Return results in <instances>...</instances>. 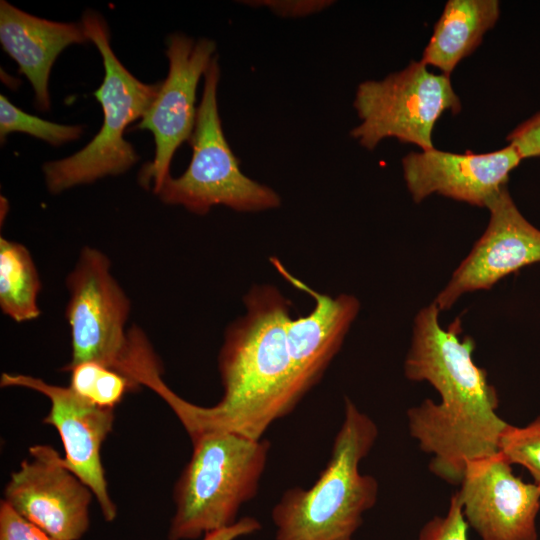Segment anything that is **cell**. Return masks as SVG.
<instances>
[{"instance_id": "obj_24", "label": "cell", "mask_w": 540, "mask_h": 540, "mask_svg": "<svg viewBox=\"0 0 540 540\" xmlns=\"http://www.w3.org/2000/svg\"><path fill=\"white\" fill-rule=\"evenodd\" d=\"M246 5L266 7L281 17H304L318 13L330 5L328 0H253L243 1Z\"/></svg>"}, {"instance_id": "obj_17", "label": "cell", "mask_w": 540, "mask_h": 540, "mask_svg": "<svg viewBox=\"0 0 540 540\" xmlns=\"http://www.w3.org/2000/svg\"><path fill=\"white\" fill-rule=\"evenodd\" d=\"M41 281L28 248L0 238V308L15 322L37 319Z\"/></svg>"}, {"instance_id": "obj_23", "label": "cell", "mask_w": 540, "mask_h": 540, "mask_svg": "<svg viewBox=\"0 0 540 540\" xmlns=\"http://www.w3.org/2000/svg\"><path fill=\"white\" fill-rule=\"evenodd\" d=\"M507 141L522 159L540 157V111L510 132Z\"/></svg>"}, {"instance_id": "obj_20", "label": "cell", "mask_w": 540, "mask_h": 540, "mask_svg": "<svg viewBox=\"0 0 540 540\" xmlns=\"http://www.w3.org/2000/svg\"><path fill=\"white\" fill-rule=\"evenodd\" d=\"M499 452L510 464L525 468L540 487V415L524 426L509 424Z\"/></svg>"}, {"instance_id": "obj_9", "label": "cell", "mask_w": 540, "mask_h": 540, "mask_svg": "<svg viewBox=\"0 0 540 540\" xmlns=\"http://www.w3.org/2000/svg\"><path fill=\"white\" fill-rule=\"evenodd\" d=\"M215 50V42L207 38L195 41L183 34H173L167 39L168 75L136 126L154 136L155 156L142 168L139 182L148 189L152 183L155 194L170 176L169 167L176 150L192 137L197 86L215 57Z\"/></svg>"}, {"instance_id": "obj_16", "label": "cell", "mask_w": 540, "mask_h": 540, "mask_svg": "<svg viewBox=\"0 0 540 540\" xmlns=\"http://www.w3.org/2000/svg\"><path fill=\"white\" fill-rule=\"evenodd\" d=\"M499 15L497 0H449L434 26L421 62L449 76L481 44Z\"/></svg>"}, {"instance_id": "obj_25", "label": "cell", "mask_w": 540, "mask_h": 540, "mask_svg": "<svg viewBox=\"0 0 540 540\" xmlns=\"http://www.w3.org/2000/svg\"><path fill=\"white\" fill-rule=\"evenodd\" d=\"M260 522L254 517H242L234 524L204 534L203 540H235L259 531Z\"/></svg>"}, {"instance_id": "obj_22", "label": "cell", "mask_w": 540, "mask_h": 540, "mask_svg": "<svg viewBox=\"0 0 540 540\" xmlns=\"http://www.w3.org/2000/svg\"><path fill=\"white\" fill-rule=\"evenodd\" d=\"M0 540H60L17 513L6 501L0 504Z\"/></svg>"}, {"instance_id": "obj_6", "label": "cell", "mask_w": 540, "mask_h": 540, "mask_svg": "<svg viewBox=\"0 0 540 540\" xmlns=\"http://www.w3.org/2000/svg\"><path fill=\"white\" fill-rule=\"evenodd\" d=\"M204 77L190 139L193 150L190 164L180 177L168 176L156 194L165 204L180 205L199 215L218 205L239 212L277 208L281 204L279 195L240 170L239 161L225 138L217 105L220 68L216 56Z\"/></svg>"}, {"instance_id": "obj_14", "label": "cell", "mask_w": 540, "mask_h": 540, "mask_svg": "<svg viewBox=\"0 0 540 540\" xmlns=\"http://www.w3.org/2000/svg\"><path fill=\"white\" fill-rule=\"evenodd\" d=\"M523 159L510 144L489 153H451L431 149L402 159L404 179L416 203L438 193L470 205L486 207L507 184Z\"/></svg>"}, {"instance_id": "obj_13", "label": "cell", "mask_w": 540, "mask_h": 540, "mask_svg": "<svg viewBox=\"0 0 540 540\" xmlns=\"http://www.w3.org/2000/svg\"><path fill=\"white\" fill-rule=\"evenodd\" d=\"M486 230L434 302L450 309L465 293L489 290L507 275L540 262V230L519 211L507 185L487 203Z\"/></svg>"}, {"instance_id": "obj_21", "label": "cell", "mask_w": 540, "mask_h": 540, "mask_svg": "<svg viewBox=\"0 0 540 540\" xmlns=\"http://www.w3.org/2000/svg\"><path fill=\"white\" fill-rule=\"evenodd\" d=\"M467 530L468 525L455 492L446 514L427 521L420 530L418 540H468Z\"/></svg>"}, {"instance_id": "obj_7", "label": "cell", "mask_w": 540, "mask_h": 540, "mask_svg": "<svg viewBox=\"0 0 540 540\" xmlns=\"http://www.w3.org/2000/svg\"><path fill=\"white\" fill-rule=\"evenodd\" d=\"M353 105L361 123L350 135L368 150L388 137L423 151L434 149L432 133L439 117L461 110L449 76L430 72L421 61H411L381 81L359 84Z\"/></svg>"}, {"instance_id": "obj_18", "label": "cell", "mask_w": 540, "mask_h": 540, "mask_svg": "<svg viewBox=\"0 0 540 540\" xmlns=\"http://www.w3.org/2000/svg\"><path fill=\"white\" fill-rule=\"evenodd\" d=\"M69 387L90 403L114 409L127 392L137 390L120 372L95 361L79 363L70 369Z\"/></svg>"}, {"instance_id": "obj_1", "label": "cell", "mask_w": 540, "mask_h": 540, "mask_svg": "<svg viewBox=\"0 0 540 540\" xmlns=\"http://www.w3.org/2000/svg\"><path fill=\"white\" fill-rule=\"evenodd\" d=\"M244 304L246 313L228 326L219 352L223 395L217 404L190 403L165 382L155 391L190 437L225 431L260 440L306 395L295 356L290 300L264 284L254 285Z\"/></svg>"}, {"instance_id": "obj_15", "label": "cell", "mask_w": 540, "mask_h": 540, "mask_svg": "<svg viewBox=\"0 0 540 540\" xmlns=\"http://www.w3.org/2000/svg\"><path fill=\"white\" fill-rule=\"evenodd\" d=\"M88 41L82 23L42 19L0 2L1 45L30 81L40 111L50 109L48 80L56 58L66 47Z\"/></svg>"}, {"instance_id": "obj_10", "label": "cell", "mask_w": 540, "mask_h": 540, "mask_svg": "<svg viewBox=\"0 0 540 540\" xmlns=\"http://www.w3.org/2000/svg\"><path fill=\"white\" fill-rule=\"evenodd\" d=\"M456 492L480 540H538L540 487L514 474L499 452L467 463Z\"/></svg>"}, {"instance_id": "obj_12", "label": "cell", "mask_w": 540, "mask_h": 540, "mask_svg": "<svg viewBox=\"0 0 540 540\" xmlns=\"http://www.w3.org/2000/svg\"><path fill=\"white\" fill-rule=\"evenodd\" d=\"M0 385L27 388L49 399L50 410L43 423L53 426L60 435L65 452L61 463L92 491L104 519L115 520L117 507L110 497L101 460L102 443L113 427L114 409L90 403L69 386L51 385L30 375L2 373Z\"/></svg>"}, {"instance_id": "obj_19", "label": "cell", "mask_w": 540, "mask_h": 540, "mask_svg": "<svg viewBox=\"0 0 540 540\" xmlns=\"http://www.w3.org/2000/svg\"><path fill=\"white\" fill-rule=\"evenodd\" d=\"M82 125H63L30 115L0 96V138L3 142L10 133L20 132L59 146L81 137Z\"/></svg>"}, {"instance_id": "obj_2", "label": "cell", "mask_w": 540, "mask_h": 540, "mask_svg": "<svg viewBox=\"0 0 540 540\" xmlns=\"http://www.w3.org/2000/svg\"><path fill=\"white\" fill-rule=\"evenodd\" d=\"M439 313L434 302L417 313L404 373L411 381L428 382L440 401L425 399L409 408L407 425L431 455L430 471L459 485L468 462L499 453L510 423L498 415L497 391L473 360L474 340L459 337V319L444 329Z\"/></svg>"}, {"instance_id": "obj_8", "label": "cell", "mask_w": 540, "mask_h": 540, "mask_svg": "<svg viewBox=\"0 0 540 540\" xmlns=\"http://www.w3.org/2000/svg\"><path fill=\"white\" fill-rule=\"evenodd\" d=\"M66 287L72 355L62 370L95 361L122 374L133 343L132 328H126L131 303L112 274L108 256L97 248L83 247Z\"/></svg>"}, {"instance_id": "obj_11", "label": "cell", "mask_w": 540, "mask_h": 540, "mask_svg": "<svg viewBox=\"0 0 540 540\" xmlns=\"http://www.w3.org/2000/svg\"><path fill=\"white\" fill-rule=\"evenodd\" d=\"M4 488L6 501L22 517L60 540H79L88 530L92 491L60 461L49 445L29 448Z\"/></svg>"}, {"instance_id": "obj_3", "label": "cell", "mask_w": 540, "mask_h": 540, "mask_svg": "<svg viewBox=\"0 0 540 540\" xmlns=\"http://www.w3.org/2000/svg\"><path fill=\"white\" fill-rule=\"evenodd\" d=\"M377 437L373 419L346 397L326 467L311 487L287 489L272 509L276 540H353L378 498L376 478L359 470Z\"/></svg>"}, {"instance_id": "obj_4", "label": "cell", "mask_w": 540, "mask_h": 540, "mask_svg": "<svg viewBox=\"0 0 540 540\" xmlns=\"http://www.w3.org/2000/svg\"><path fill=\"white\" fill-rule=\"evenodd\" d=\"M190 438L192 455L173 490L169 540H193L234 524L258 492L270 450L268 440L225 431Z\"/></svg>"}, {"instance_id": "obj_5", "label": "cell", "mask_w": 540, "mask_h": 540, "mask_svg": "<svg viewBox=\"0 0 540 540\" xmlns=\"http://www.w3.org/2000/svg\"><path fill=\"white\" fill-rule=\"evenodd\" d=\"M81 23L104 65L103 82L94 92L103 110V124L83 149L43 165L45 184L52 194L125 173L137 163L139 156L124 132L145 115L161 84L143 83L122 65L111 48L109 29L101 15L86 11Z\"/></svg>"}]
</instances>
